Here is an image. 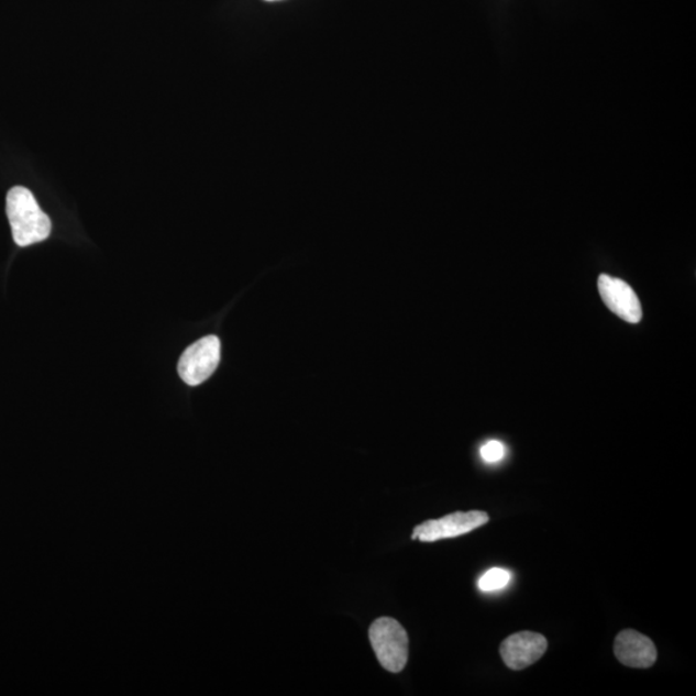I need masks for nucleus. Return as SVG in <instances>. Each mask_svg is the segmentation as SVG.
<instances>
[{"mask_svg":"<svg viewBox=\"0 0 696 696\" xmlns=\"http://www.w3.org/2000/svg\"><path fill=\"white\" fill-rule=\"evenodd\" d=\"M12 236L19 246H29L46 241L51 234L49 217L37 205L32 191L16 186L7 196Z\"/></svg>","mask_w":696,"mask_h":696,"instance_id":"nucleus-1","label":"nucleus"},{"mask_svg":"<svg viewBox=\"0 0 696 696\" xmlns=\"http://www.w3.org/2000/svg\"><path fill=\"white\" fill-rule=\"evenodd\" d=\"M369 639L382 667L399 673L408 663L409 638L404 627L393 618H379L369 630Z\"/></svg>","mask_w":696,"mask_h":696,"instance_id":"nucleus-2","label":"nucleus"},{"mask_svg":"<svg viewBox=\"0 0 696 696\" xmlns=\"http://www.w3.org/2000/svg\"><path fill=\"white\" fill-rule=\"evenodd\" d=\"M221 361V342L216 335L191 344L178 362L179 377L189 386L203 384L216 372Z\"/></svg>","mask_w":696,"mask_h":696,"instance_id":"nucleus-3","label":"nucleus"},{"mask_svg":"<svg viewBox=\"0 0 696 696\" xmlns=\"http://www.w3.org/2000/svg\"><path fill=\"white\" fill-rule=\"evenodd\" d=\"M489 522V515L484 511L454 512L443 519L429 520L416 527L411 538L421 542H437L441 539L455 538L471 533Z\"/></svg>","mask_w":696,"mask_h":696,"instance_id":"nucleus-4","label":"nucleus"},{"mask_svg":"<svg viewBox=\"0 0 696 696\" xmlns=\"http://www.w3.org/2000/svg\"><path fill=\"white\" fill-rule=\"evenodd\" d=\"M548 648L549 641L543 634L523 631L501 642L500 655L508 669L521 671L541 660Z\"/></svg>","mask_w":696,"mask_h":696,"instance_id":"nucleus-5","label":"nucleus"},{"mask_svg":"<svg viewBox=\"0 0 696 696\" xmlns=\"http://www.w3.org/2000/svg\"><path fill=\"white\" fill-rule=\"evenodd\" d=\"M597 286L603 301L610 311L627 323H640L642 319L640 299L626 281L603 274L598 278Z\"/></svg>","mask_w":696,"mask_h":696,"instance_id":"nucleus-6","label":"nucleus"},{"mask_svg":"<svg viewBox=\"0 0 696 696\" xmlns=\"http://www.w3.org/2000/svg\"><path fill=\"white\" fill-rule=\"evenodd\" d=\"M614 654L620 663L631 669H650L658 658L654 642L634 630H625L617 636Z\"/></svg>","mask_w":696,"mask_h":696,"instance_id":"nucleus-7","label":"nucleus"},{"mask_svg":"<svg viewBox=\"0 0 696 696\" xmlns=\"http://www.w3.org/2000/svg\"><path fill=\"white\" fill-rule=\"evenodd\" d=\"M510 581V572L505 571V568L493 567L478 581V588L484 590V593H493V590L505 588Z\"/></svg>","mask_w":696,"mask_h":696,"instance_id":"nucleus-8","label":"nucleus"},{"mask_svg":"<svg viewBox=\"0 0 696 696\" xmlns=\"http://www.w3.org/2000/svg\"><path fill=\"white\" fill-rule=\"evenodd\" d=\"M506 448L499 441L493 440L482 448V456L485 462L497 463L505 459Z\"/></svg>","mask_w":696,"mask_h":696,"instance_id":"nucleus-9","label":"nucleus"},{"mask_svg":"<svg viewBox=\"0 0 696 696\" xmlns=\"http://www.w3.org/2000/svg\"><path fill=\"white\" fill-rule=\"evenodd\" d=\"M267 2H275V0H267Z\"/></svg>","mask_w":696,"mask_h":696,"instance_id":"nucleus-10","label":"nucleus"}]
</instances>
